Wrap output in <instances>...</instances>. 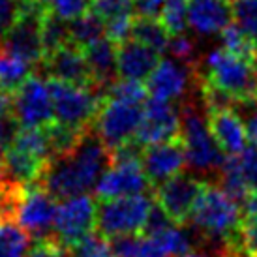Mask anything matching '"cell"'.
I'll use <instances>...</instances> for the list:
<instances>
[{
  "mask_svg": "<svg viewBox=\"0 0 257 257\" xmlns=\"http://www.w3.org/2000/svg\"><path fill=\"white\" fill-rule=\"evenodd\" d=\"M111 167V149L94 128L83 134L72 154L51 160L40 186L55 199H68L96 188L101 175Z\"/></svg>",
  "mask_w": 257,
  "mask_h": 257,
  "instance_id": "cell-1",
  "label": "cell"
},
{
  "mask_svg": "<svg viewBox=\"0 0 257 257\" xmlns=\"http://www.w3.org/2000/svg\"><path fill=\"white\" fill-rule=\"evenodd\" d=\"M190 220L205 240L221 244L223 253H236L242 210L220 186L207 182V188L193 208Z\"/></svg>",
  "mask_w": 257,
  "mask_h": 257,
  "instance_id": "cell-2",
  "label": "cell"
},
{
  "mask_svg": "<svg viewBox=\"0 0 257 257\" xmlns=\"http://www.w3.org/2000/svg\"><path fill=\"white\" fill-rule=\"evenodd\" d=\"M199 77L229 94L240 105H257V60L220 47L205 57V73Z\"/></svg>",
  "mask_w": 257,
  "mask_h": 257,
  "instance_id": "cell-3",
  "label": "cell"
},
{
  "mask_svg": "<svg viewBox=\"0 0 257 257\" xmlns=\"http://www.w3.org/2000/svg\"><path fill=\"white\" fill-rule=\"evenodd\" d=\"M55 120L77 130H88L100 111L105 96L96 88L70 85L58 79H47Z\"/></svg>",
  "mask_w": 257,
  "mask_h": 257,
  "instance_id": "cell-4",
  "label": "cell"
},
{
  "mask_svg": "<svg viewBox=\"0 0 257 257\" xmlns=\"http://www.w3.org/2000/svg\"><path fill=\"white\" fill-rule=\"evenodd\" d=\"M43 15L45 10L36 0H19L17 17L6 30L0 45L6 53L23 58L32 68H36L45 58L42 43Z\"/></svg>",
  "mask_w": 257,
  "mask_h": 257,
  "instance_id": "cell-5",
  "label": "cell"
},
{
  "mask_svg": "<svg viewBox=\"0 0 257 257\" xmlns=\"http://www.w3.org/2000/svg\"><path fill=\"white\" fill-rule=\"evenodd\" d=\"M152 205L154 203L147 193L101 199L96 212V231L105 238L139 233L143 231Z\"/></svg>",
  "mask_w": 257,
  "mask_h": 257,
  "instance_id": "cell-6",
  "label": "cell"
},
{
  "mask_svg": "<svg viewBox=\"0 0 257 257\" xmlns=\"http://www.w3.org/2000/svg\"><path fill=\"white\" fill-rule=\"evenodd\" d=\"M180 139L184 143L186 164L195 171L220 169L227 158V154L221 150V147L212 136L208 122L192 105H186L182 109Z\"/></svg>",
  "mask_w": 257,
  "mask_h": 257,
  "instance_id": "cell-7",
  "label": "cell"
},
{
  "mask_svg": "<svg viewBox=\"0 0 257 257\" xmlns=\"http://www.w3.org/2000/svg\"><path fill=\"white\" fill-rule=\"evenodd\" d=\"M145 107L141 103L105 98L94 118L92 128L100 139L113 150L134 139L143 120Z\"/></svg>",
  "mask_w": 257,
  "mask_h": 257,
  "instance_id": "cell-8",
  "label": "cell"
},
{
  "mask_svg": "<svg viewBox=\"0 0 257 257\" xmlns=\"http://www.w3.org/2000/svg\"><path fill=\"white\" fill-rule=\"evenodd\" d=\"M96 212H98V203L86 193L62 199L55 218L53 236H57L64 246L77 244L81 238L94 233Z\"/></svg>",
  "mask_w": 257,
  "mask_h": 257,
  "instance_id": "cell-9",
  "label": "cell"
},
{
  "mask_svg": "<svg viewBox=\"0 0 257 257\" xmlns=\"http://www.w3.org/2000/svg\"><path fill=\"white\" fill-rule=\"evenodd\" d=\"M207 188L205 180L197 179L193 175L179 173L173 179L165 180L160 186H156V203L169 214L175 223H186L192 216L193 208L197 205L199 197Z\"/></svg>",
  "mask_w": 257,
  "mask_h": 257,
  "instance_id": "cell-10",
  "label": "cell"
},
{
  "mask_svg": "<svg viewBox=\"0 0 257 257\" xmlns=\"http://www.w3.org/2000/svg\"><path fill=\"white\" fill-rule=\"evenodd\" d=\"M14 113L21 128H43L55 120L47 79L30 75L14 94Z\"/></svg>",
  "mask_w": 257,
  "mask_h": 257,
  "instance_id": "cell-11",
  "label": "cell"
},
{
  "mask_svg": "<svg viewBox=\"0 0 257 257\" xmlns=\"http://www.w3.org/2000/svg\"><path fill=\"white\" fill-rule=\"evenodd\" d=\"M34 75L45 79H58V81L85 86V88H96L85 53L75 43H68L58 51H55L53 55L43 58L34 68Z\"/></svg>",
  "mask_w": 257,
  "mask_h": 257,
  "instance_id": "cell-12",
  "label": "cell"
},
{
  "mask_svg": "<svg viewBox=\"0 0 257 257\" xmlns=\"http://www.w3.org/2000/svg\"><path fill=\"white\" fill-rule=\"evenodd\" d=\"M57 199L40 184L25 188L19 207L17 223L29 233L34 240L53 236L55 218H57Z\"/></svg>",
  "mask_w": 257,
  "mask_h": 257,
  "instance_id": "cell-13",
  "label": "cell"
},
{
  "mask_svg": "<svg viewBox=\"0 0 257 257\" xmlns=\"http://www.w3.org/2000/svg\"><path fill=\"white\" fill-rule=\"evenodd\" d=\"M182 130V111L173 105V101L150 98L145 105L143 120L137 130L136 139L143 147L165 143L179 139Z\"/></svg>",
  "mask_w": 257,
  "mask_h": 257,
  "instance_id": "cell-14",
  "label": "cell"
},
{
  "mask_svg": "<svg viewBox=\"0 0 257 257\" xmlns=\"http://www.w3.org/2000/svg\"><path fill=\"white\" fill-rule=\"evenodd\" d=\"M150 186L152 184L147 173L143 171L141 162H122V164H111L94 190L96 197L101 201L147 193Z\"/></svg>",
  "mask_w": 257,
  "mask_h": 257,
  "instance_id": "cell-15",
  "label": "cell"
},
{
  "mask_svg": "<svg viewBox=\"0 0 257 257\" xmlns=\"http://www.w3.org/2000/svg\"><path fill=\"white\" fill-rule=\"evenodd\" d=\"M195 75H197L195 66L186 64L177 58H165V60H160L156 70L147 79V90L150 98L167 101L180 100L186 96Z\"/></svg>",
  "mask_w": 257,
  "mask_h": 257,
  "instance_id": "cell-16",
  "label": "cell"
},
{
  "mask_svg": "<svg viewBox=\"0 0 257 257\" xmlns=\"http://www.w3.org/2000/svg\"><path fill=\"white\" fill-rule=\"evenodd\" d=\"M141 165L152 186H160L162 182L182 173V167L186 165V150L182 139L179 137L173 141L147 147L143 150Z\"/></svg>",
  "mask_w": 257,
  "mask_h": 257,
  "instance_id": "cell-17",
  "label": "cell"
},
{
  "mask_svg": "<svg viewBox=\"0 0 257 257\" xmlns=\"http://www.w3.org/2000/svg\"><path fill=\"white\" fill-rule=\"evenodd\" d=\"M233 25V0H188V27L197 36H220Z\"/></svg>",
  "mask_w": 257,
  "mask_h": 257,
  "instance_id": "cell-18",
  "label": "cell"
},
{
  "mask_svg": "<svg viewBox=\"0 0 257 257\" xmlns=\"http://www.w3.org/2000/svg\"><path fill=\"white\" fill-rule=\"evenodd\" d=\"M83 53L92 72L94 85L105 96L109 86L120 77L118 75V45L107 36H103L98 42L86 45Z\"/></svg>",
  "mask_w": 257,
  "mask_h": 257,
  "instance_id": "cell-19",
  "label": "cell"
},
{
  "mask_svg": "<svg viewBox=\"0 0 257 257\" xmlns=\"http://www.w3.org/2000/svg\"><path fill=\"white\" fill-rule=\"evenodd\" d=\"M116 45H118V75L120 79H132V81L143 83L160 64V53L134 38H128Z\"/></svg>",
  "mask_w": 257,
  "mask_h": 257,
  "instance_id": "cell-20",
  "label": "cell"
},
{
  "mask_svg": "<svg viewBox=\"0 0 257 257\" xmlns=\"http://www.w3.org/2000/svg\"><path fill=\"white\" fill-rule=\"evenodd\" d=\"M208 128L227 156H236L248 147L246 126L235 109H220L207 113Z\"/></svg>",
  "mask_w": 257,
  "mask_h": 257,
  "instance_id": "cell-21",
  "label": "cell"
},
{
  "mask_svg": "<svg viewBox=\"0 0 257 257\" xmlns=\"http://www.w3.org/2000/svg\"><path fill=\"white\" fill-rule=\"evenodd\" d=\"M2 158H4V177L23 188L40 184L43 173L49 165L47 160L32 154L29 150L19 149L15 145L4 150Z\"/></svg>",
  "mask_w": 257,
  "mask_h": 257,
  "instance_id": "cell-22",
  "label": "cell"
},
{
  "mask_svg": "<svg viewBox=\"0 0 257 257\" xmlns=\"http://www.w3.org/2000/svg\"><path fill=\"white\" fill-rule=\"evenodd\" d=\"M130 38L149 45L158 53L169 51V43H171V32L162 23V19H154V17H136Z\"/></svg>",
  "mask_w": 257,
  "mask_h": 257,
  "instance_id": "cell-23",
  "label": "cell"
},
{
  "mask_svg": "<svg viewBox=\"0 0 257 257\" xmlns=\"http://www.w3.org/2000/svg\"><path fill=\"white\" fill-rule=\"evenodd\" d=\"M34 73V68L23 58L10 55L0 47V90L15 94L19 86Z\"/></svg>",
  "mask_w": 257,
  "mask_h": 257,
  "instance_id": "cell-24",
  "label": "cell"
},
{
  "mask_svg": "<svg viewBox=\"0 0 257 257\" xmlns=\"http://www.w3.org/2000/svg\"><path fill=\"white\" fill-rule=\"evenodd\" d=\"M43 130H45L47 141H49L51 160L72 154L73 149L81 141L83 134L86 132V130H77V128H72V126H66V124H62V122L58 120H53L51 124L43 126Z\"/></svg>",
  "mask_w": 257,
  "mask_h": 257,
  "instance_id": "cell-25",
  "label": "cell"
},
{
  "mask_svg": "<svg viewBox=\"0 0 257 257\" xmlns=\"http://www.w3.org/2000/svg\"><path fill=\"white\" fill-rule=\"evenodd\" d=\"M42 43H43V55L49 57L60 47L72 43L70 36V21L58 17L53 12H45L42 23Z\"/></svg>",
  "mask_w": 257,
  "mask_h": 257,
  "instance_id": "cell-26",
  "label": "cell"
},
{
  "mask_svg": "<svg viewBox=\"0 0 257 257\" xmlns=\"http://www.w3.org/2000/svg\"><path fill=\"white\" fill-rule=\"evenodd\" d=\"M105 34V23L101 21L92 10H88L81 17H75L70 21V36L72 43L79 45L81 49H85L86 45L98 42Z\"/></svg>",
  "mask_w": 257,
  "mask_h": 257,
  "instance_id": "cell-27",
  "label": "cell"
},
{
  "mask_svg": "<svg viewBox=\"0 0 257 257\" xmlns=\"http://www.w3.org/2000/svg\"><path fill=\"white\" fill-rule=\"evenodd\" d=\"M32 236L17 223H0V257H27Z\"/></svg>",
  "mask_w": 257,
  "mask_h": 257,
  "instance_id": "cell-28",
  "label": "cell"
},
{
  "mask_svg": "<svg viewBox=\"0 0 257 257\" xmlns=\"http://www.w3.org/2000/svg\"><path fill=\"white\" fill-rule=\"evenodd\" d=\"M220 188L227 193L231 199H235L238 205L246 199L250 193L248 186L242 179V173L236 164V156H227L223 165L220 167Z\"/></svg>",
  "mask_w": 257,
  "mask_h": 257,
  "instance_id": "cell-29",
  "label": "cell"
},
{
  "mask_svg": "<svg viewBox=\"0 0 257 257\" xmlns=\"http://www.w3.org/2000/svg\"><path fill=\"white\" fill-rule=\"evenodd\" d=\"M23 193L25 188L15 184L14 180H8L6 177L0 180V223L17 221Z\"/></svg>",
  "mask_w": 257,
  "mask_h": 257,
  "instance_id": "cell-30",
  "label": "cell"
},
{
  "mask_svg": "<svg viewBox=\"0 0 257 257\" xmlns=\"http://www.w3.org/2000/svg\"><path fill=\"white\" fill-rule=\"evenodd\" d=\"M220 38H221V45L227 51L235 53V55H240L244 58L257 60V43L244 30L238 29L235 23L229 25L227 29L220 34Z\"/></svg>",
  "mask_w": 257,
  "mask_h": 257,
  "instance_id": "cell-31",
  "label": "cell"
},
{
  "mask_svg": "<svg viewBox=\"0 0 257 257\" xmlns=\"http://www.w3.org/2000/svg\"><path fill=\"white\" fill-rule=\"evenodd\" d=\"M160 19L171 32V36L184 34L188 27V0H165Z\"/></svg>",
  "mask_w": 257,
  "mask_h": 257,
  "instance_id": "cell-32",
  "label": "cell"
},
{
  "mask_svg": "<svg viewBox=\"0 0 257 257\" xmlns=\"http://www.w3.org/2000/svg\"><path fill=\"white\" fill-rule=\"evenodd\" d=\"M90 10L103 23H111L124 17H134V0H92Z\"/></svg>",
  "mask_w": 257,
  "mask_h": 257,
  "instance_id": "cell-33",
  "label": "cell"
},
{
  "mask_svg": "<svg viewBox=\"0 0 257 257\" xmlns=\"http://www.w3.org/2000/svg\"><path fill=\"white\" fill-rule=\"evenodd\" d=\"M233 23L257 43V0H233Z\"/></svg>",
  "mask_w": 257,
  "mask_h": 257,
  "instance_id": "cell-34",
  "label": "cell"
},
{
  "mask_svg": "<svg viewBox=\"0 0 257 257\" xmlns=\"http://www.w3.org/2000/svg\"><path fill=\"white\" fill-rule=\"evenodd\" d=\"M147 86L141 81H132V79H118L113 85L109 86L105 98H113V100L132 101V103H143L147 100Z\"/></svg>",
  "mask_w": 257,
  "mask_h": 257,
  "instance_id": "cell-35",
  "label": "cell"
},
{
  "mask_svg": "<svg viewBox=\"0 0 257 257\" xmlns=\"http://www.w3.org/2000/svg\"><path fill=\"white\" fill-rule=\"evenodd\" d=\"M68 248H70V255L72 257H111L109 240L105 236H101L98 231L86 235L77 244L68 246Z\"/></svg>",
  "mask_w": 257,
  "mask_h": 257,
  "instance_id": "cell-36",
  "label": "cell"
},
{
  "mask_svg": "<svg viewBox=\"0 0 257 257\" xmlns=\"http://www.w3.org/2000/svg\"><path fill=\"white\" fill-rule=\"evenodd\" d=\"M236 164L250 192H257V145H248L236 154Z\"/></svg>",
  "mask_w": 257,
  "mask_h": 257,
  "instance_id": "cell-37",
  "label": "cell"
},
{
  "mask_svg": "<svg viewBox=\"0 0 257 257\" xmlns=\"http://www.w3.org/2000/svg\"><path fill=\"white\" fill-rule=\"evenodd\" d=\"M238 255L257 257V220L242 218L238 233Z\"/></svg>",
  "mask_w": 257,
  "mask_h": 257,
  "instance_id": "cell-38",
  "label": "cell"
},
{
  "mask_svg": "<svg viewBox=\"0 0 257 257\" xmlns=\"http://www.w3.org/2000/svg\"><path fill=\"white\" fill-rule=\"evenodd\" d=\"M27 257H72L70 248L58 240L57 236L40 238L27 253Z\"/></svg>",
  "mask_w": 257,
  "mask_h": 257,
  "instance_id": "cell-39",
  "label": "cell"
},
{
  "mask_svg": "<svg viewBox=\"0 0 257 257\" xmlns=\"http://www.w3.org/2000/svg\"><path fill=\"white\" fill-rule=\"evenodd\" d=\"M139 244H141V236H137V233L109 238V248L113 257H139Z\"/></svg>",
  "mask_w": 257,
  "mask_h": 257,
  "instance_id": "cell-40",
  "label": "cell"
},
{
  "mask_svg": "<svg viewBox=\"0 0 257 257\" xmlns=\"http://www.w3.org/2000/svg\"><path fill=\"white\" fill-rule=\"evenodd\" d=\"M92 0H55V4L49 12L57 14L58 17H62L66 21H72L75 17H81L90 10Z\"/></svg>",
  "mask_w": 257,
  "mask_h": 257,
  "instance_id": "cell-41",
  "label": "cell"
},
{
  "mask_svg": "<svg viewBox=\"0 0 257 257\" xmlns=\"http://www.w3.org/2000/svg\"><path fill=\"white\" fill-rule=\"evenodd\" d=\"M173 225H179V223H175L164 208L160 207L158 203H154L149 212V218L145 221L143 231H145V235H156V233H162V231L173 227Z\"/></svg>",
  "mask_w": 257,
  "mask_h": 257,
  "instance_id": "cell-42",
  "label": "cell"
},
{
  "mask_svg": "<svg viewBox=\"0 0 257 257\" xmlns=\"http://www.w3.org/2000/svg\"><path fill=\"white\" fill-rule=\"evenodd\" d=\"M169 53L173 58L182 60L186 64L195 66V45L188 36L184 34H175L171 36V43H169Z\"/></svg>",
  "mask_w": 257,
  "mask_h": 257,
  "instance_id": "cell-43",
  "label": "cell"
},
{
  "mask_svg": "<svg viewBox=\"0 0 257 257\" xmlns=\"http://www.w3.org/2000/svg\"><path fill=\"white\" fill-rule=\"evenodd\" d=\"M19 130H21V124H19L14 111L0 116V152H4L14 145Z\"/></svg>",
  "mask_w": 257,
  "mask_h": 257,
  "instance_id": "cell-44",
  "label": "cell"
},
{
  "mask_svg": "<svg viewBox=\"0 0 257 257\" xmlns=\"http://www.w3.org/2000/svg\"><path fill=\"white\" fill-rule=\"evenodd\" d=\"M165 0H134V10L137 17H162Z\"/></svg>",
  "mask_w": 257,
  "mask_h": 257,
  "instance_id": "cell-45",
  "label": "cell"
},
{
  "mask_svg": "<svg viewBox=\"0 0 257 257\" xmlns=\"http://www.w3.org/2000/svg\"><path fill=\"white\" fill-rule=\"evenodd\" d=\"M242 216L248 220H257V192H250L246 195V199L240 203Z\"/></svg>",
  "mask_w": 257,
  "mask_h": 257,
  "instance_id": "cell-46",
  "label": "cell"
},
{
  "mask_svg": "<svg viewBox=\"0 0 257 257\" xmlns=\"http://www.w3.org/2000/svg\"><path fill=\"white\" fill-rule=\"evenodd\" d=\"M246 126V136H248V141L251 145H257V109L253 113H250V116L244 122Z\"/></svg>",
  "mask_w": 257,
  "mask_h": 257,
  "instance_id": "cell-47",
  "label": "cell"
},
{
  "mask_svg": "<svg viewBox=\"0 0 257 257\" xmlns=\"http://www.w3.org/2000/svg\"><path fill=\"white\" fill-rule=\"evenodd\" d=\"M36 2L45 10V12H49L51 8H53V4H55V0H36Z\"/></svg>",
  "mask_w": 257,
  "mask_h": 257,
  "instance_id": "cell-48",
  "label": "cell"
},
{
  "mask_svg": "<svg viewBox=\"0 0 257 257\" xmlns=\"http://www.w3.org/2000/svg\"><path fill=\"white\" fill-rule=\"evenodd\" d=\"M4 179V158H2V152H0V180Z\"/></svg>",
  "mask_w": 257,
  "mask_h": 257,
  "instance_id": "cell-49",
  "label": "cell"
},
{
  "mask_svg": "<svg viewBox=\"0 0 257 257\" xmlns=\"http://www.w3.org/2000/svg\"><path fill=\"white\" fill-rule=\"evenodd\" d=\"M179 257H208V255H203V253H193V251H190V253H184V255H179Z\"/></svg>",
  "mask_w": 257,
  "mask_h": 257,
  "instance_id": "cell-50",
  "label": "cell"
}]
</instances>
